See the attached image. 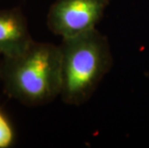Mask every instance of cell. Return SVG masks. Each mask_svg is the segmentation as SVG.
<instances>
[{
    "label": "cell",
    "mask_w": 149,
    "mask_h": 148,
    "mask_svg": "<svg viewBox=\"0 0 149 148\" xmlns=\"http://www.w3.org/2000/svg\"><path fill=\"white\" fill-rule=\"evenodd\" d=\"M0 59H1V57H0Z\"/></svg>",
    "instance_id": "6"
},
{
    "label": "cell",
    "mask_w": 149,
    "mask_h": 148,
    "mask_svg": "<svg viewBox=\"0 0 149 148\" xmlns=\"http://www.w3.org/2000/svg\"><path fill=\"white\" fill-rule=\"evenodd\" d=\"M15 140V132L10 119L0 110V148H10Z\"/></svg>",
    "instance_id": "5"
},
{
    "label": "cell",
    "mask_w": 149,
    "mask_h": 148,
    "mask_svg": "<svg viewBox=\"0 0 149 148\" xmlns=\"http://www.w3.org/2000/svg\"><path fill=\"white\" fill-rule=\"evenodd\" d=\"M0 81L6 95L24 106L52 102L62 91L60 45L34 40L19 55L1 57Z\"/></svg>",
    "instance_id": "1"
},
{
    "label": "cell",
    "mask_w": 149,
    "mask_h": 148,
    "mask_svg": "<svg viewBox=\"0 0 149 148\" xmlns=\"http://www.w3.org/2000/svg\"><path fill=\"white\" fill-rule=\"evenodd\" d=\"M62 54L63 102L81 106L93 96L113 67V55L107 37L95 28L75 37L65 38Z\"/></svg>",
    "instance_id": "2"
},
{
    "label": "cell",
    "mask_w": 149,
    "mask_h": 148,
    "mask_svg": "<svg viewBox=\"0 0 149 148\" xmlns=\"http://www.w3.org/2000/svg\"><path fill=\"white\" fill-rule=\"evenodd\" d=\"M109 4L110 0H55L47 13V27L62 39L83 34L96 27Z\"/></svg>",
    "instance_id": "3"
},
{
    "label": "cell",
    "mask_w": 149,
    "mask_h": 148,
    "mask_svg": "<svg viewBox=\"0 0 149 148\" xmlns=\"http://www.w3.org/2000/svg\"><path fill=\"white\" fill-rule=\"evenodd\" d=\"M34 42L27 18L19 7L0 10V57H14Z\"/></svg>",
    "instance_id": "4"
}]
</instances>
